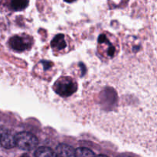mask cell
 <instances>
[{
  "instance_id": "obj_1",
  "label": "cell",
  "mask_w": 157,
  "mask_h": 157,
  "mask_svg": "<svg viewBox=\"0 0 157 157\" xmlns=\"http://www.w3.org/2000/svg\"><path fill=\"white\" fill-rule=\"evenodd\" d=\"M15 146L22 150H32L38 146V140L35 135L28 132H20L15 136Z\"/></svg>"
},
{
  "instance_id": "obj_11",
  "label": "cell",
  "mask_w": 157,
  "mask_h": 157,
  "mask_svg": "<svg viewBox=\"0 0 157 157\" xmlns=\"http://www.w3.org/2000/svg\"><path fill=\"white\" fill-rule=\"evenodd\" d=\"M20 157H29L27 156V155H23V156H20Z\"/></svg>"
},
{
  "instance_id": "obj_3",
  "label": "cell",
  "mask_w": 157,
  "mask_h": 157,
  "mask_svg": "<svg viewBox=\"0 0 157 157\" xmlns=\"http://www.w3.org/2000/svg\"><path fill=\"white\" fill-rule=\"evenodd\" d=\"M9 45L17 52H22L29 48V42L19 36H13L9 40Z\"/></svg>"
},
{
  "instance_id": "obj_10",
  "label": "cell",
  "mask_w": 157,
  "mask_h": 157,
  "mask_svg": "<svg viewBox=\"0 0 157 157\" xmlns=\"http://www.w3.org/2000/svg\"><path fill=\"white\" fill-rule=\"evenodd\" d=\"M95 157H108V156H105V155H98V156H97Z\"/></svg>"
},
{
  "instance_id": "obj_8",
  "label": "cell",
  "mask_w": 157,
  "mask_h": 157,
  "mask_svg": "<svg viewBox=\"0 0 157 157\" xmlns=\"http://www.w3.org/2000/svg\"><path fill=\"white\" fill-rule=\"evenodd\" d=\"M75 157H95L94 153L90 149L80 147L75 150Z\"/></svg>"
},
{
  "instance_id": "obj_4",
  "label": "cell",
  "mask_w": 157,
  "mask_h": 157,
  "mask_svg": "<svg viewBox=\"0 0 157 157\" xmlns=\"http://www.w3.org/2000/svg\"><path fill=\"white\" fill-rule=\"evenodd\" d=\"M0 144L6 149H12L15 147V136L10 131H4L0 136Z\"/></svg>"
},
{
  "instance_id": "obj_7",
  "label": "cell",
  "mask_w": 157,
  "mask_h": 157,
  "mask_svg": "<svg viewBox=\"0 0 157 157\" xmlns=\"http://www.w3.org/2000/svg\"><path fill=\"white\" fill-rule=\"evenodd\" d=\"M35 157H58L55 152L48 147H42L37 149L34 154Z\"/></svg>"
},
{
  "instance_id": "obj_2",
  "label": "cell",
  "mask_w": 157,
  "mask_h": 157,
  "mask_svg": "<svg viewBox=\"0 0 157 157\" xmlns=\"http://www.w3.org/2000/svg\"><path fill=\"white\" fill-rule=\"evenodd\" d=\"M55 90L61 97H68L77 90V84L72 79L62 78L55 84Z\"/></svg>"
},
{
  "instance_id": "obj_9",
  "label": "cell",
  "mask_w": 157,
  "mask_h": 157,
  "mask_svg": "<svg viewBox=\"0 0 157 157\" xmlns=\"http://www.w3.org/2000/svg\"><path fill=\"white\" fill-rule=\"evenodd\" d=\"M28 5H29V2L24 1V0H15L11 3V6L15 11L22 10L27 7Z\"/></svg>"
},
{
  "instance_id": "obj_6",
  "label": "cell",
  "mask_w": 157,
  "mask_h": 157,
  "mask_svg": "<svg viewBox=\"0 0 157 157\" xmlns=\"http://www.w3.org/2000/svg\"><path fill=\"white\" fill-rule=\"evenodd\" d=\"M51 46L55 50H62L66 47V42L64 40V35L62 34L57 35L51 43Z\"/></svg>"
},
{
  "instance_id": "obj_5",
  "label": "cell",
  "mask_w": 157,
  "mask_h": 157,
  "mask_svg": "<svg viewBox=\"0 0 157 157\" xmlns=\"http://www.w3.org/2000/svg\"><path fill=\"white\" fill-rule=\"evenodd\" d=\"M74 148L67 144H61L57 147L56 155L58 157H75Z\"/></svg>"
}]
</instances>
